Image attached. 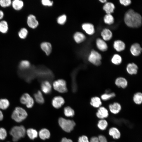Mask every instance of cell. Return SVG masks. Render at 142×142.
<instances>
[{"instance_id":"obj_1","label":"cell","mask_w":142,"mask_h":142,"mask_svg":"<svg viewBox=\"0 0 142 142\" xmlns=\"http://www.w3.org/2000/svg\"><path fill=\"white\" fill-rule=\"evenodd\" d=\"M124 20L126 24L131 28H138L142 24V17L140 14L131 9L126 12Z\"/></svg>"},{"instance_id":"obj_2","label":"cell","mask_w":142,"mask_h":142,"mask_svg":"<svg viewBox=\"0 0 142 142\" xmlns=\"http://www.w3.org/2000/svg\"><path fill=\"white\" fill-rule=\"evenodd\" d=\"M25 128L23 125L15 126L11 130L9 133L12 137V140L16 142L24 136L26 133Z\"/></svg>"},{"instance_id":"obj_3","label":"cell","mask_w":142,"mask_h":142,"mask_svg":"<svg viewBox=\"0 0 142 142\" xmlns=\"http://www.w3.org/2000/svg\"><path fill=\"white\" fill-rule=\"evenodd\" d=\"M27 113L24 109L20 107H17L13 111L11 117L16 121L21 122L27 118Z\"/></svg>"},{"instance_id":"obj_4","label":"cell","mask_w":142,"mask_h":142,"mask_svg":"<svg viewBox=\"0 0 142 142\" xmlns=\"http://www.w3.org/2000/svg\"><path fill=\"white\" fill-rule=\"evenodd\" d=\"M58 122L61 128L67 132H70L72 130L75 124L73 120L66 119L63 118H59Z\"/></svg>"},{"instance_id":"obj_5","label":"cell","mask_w":142,"mask_h":142,"mask_svg":"<svg viewBox=\"0 0 142 142\" xmlns=\"http://www.w3.org/2000/svg\"><path fill=\"white\" fill-rule=\"evenodd\" d=\"M102 57L99 52L94 50L91 51L89 55L88 60V61L96 66L100 65L101 63Z\"/></svg>"},{"instance_id":"obj_6","label":"cell","mask_w":142,"mask_h":142,"mask_svg":"<svg viewBox=\"0 0 142 142\" xmlns=\"http://www.w3.org/2000/svg\"><path fill=\"white\" fill-rule=\"evenodd\" d=\"M54 89L59 92L64 93L68 90L65 81L62 79H59L55 81L53 83Z\"/></svg>"},{"instance_id":"obj_7","label":"cell","mask_w":142,"mask_h":142,"mask_svg":"<svg viewBox=\"0 0 142 142\" xmlns=\"http://www.w3.org/2000/svg\"><path fill=\"white\" fill-rule=\"evenodd\" d=\"M20 101L22 104L25 105L28 108L32 107L34 103L33 99L29 94L26 93L22 95L20 98Z\"/></svg>"},{"instance_id":"obj_8","label":"cell","mask_w":142,"mask_h":142,"mask_svg":"<svg viewBox=\"0 0 142 142\" xmlns=\"http://www.w3.org/2000/svg\"><path fill=\"white\" fill-rule=\"evenodd\" d=\"M27 23L30 28L34 29L38 26L39 23L36 17L33 14H30L27 17Z\"/></svg>"},{"instance_id":"obj_9","label":"cell","mask_w":142,"mask_h":142,"mask_svg":"<svg viewBox=\"0 0 142 142\" xmlns=\"http://www.w3.org/2000/svg\"><path fill=\"white\" fill-rule=\"evenodd\" d=\"M130 50L133 55L135 56H137L141 53L142 48L139 43H135L131 45Z\"/></svg>"},{"instance_id":"obj_10","label":"cell","mask_w":142,"mask_h":142,"mask_svg":"<svg viewBox=\"0 0 142 142\" xmlns=\"http://www.w3.org/2000/svg\"><path fill=\"white\" fill-rule=\"evenodd\" d=\"M64 103V99L60 96L55 97L52 100V105L54 107L57 109L61 107Z\"/></svg>"},{"instance_id":"obj_11","label":"cell","mask_w":142,"mask_h":142,"mask_svg":"<svg viewBox=\"0 0 142 142\" xmlns=\"http://www.w3.org/2000/svg\"><path fill=\"white\" fill-rule=\"evenodd\" d=\"M126 69L129 74L131 75L136 74L138 72V67L134 63H130L127 65Z\"/></svg>"},{"instance_id":"obj_12","label":"cell","mask_w":142,"mask_h":142,"mask_svg":"<svg viewBox=\"0 0 142 142\" xmlns=\"http://www.w3.org/2000/svg\"><path fill=\"white\" fill-rule=\"evenodd\" d=\"M96 115L98 118L103 119L108 117L109 115L108 111L105 107L100 106L98 110Z\"/></svg>"},{"instance_id":"obj_13","label":"cell","mask_w":142,"mask_h":142,"mask_svg":"<svg viewBox=\"0 0 142 142\" xmlns=\"http://www.w3.org/2000/svg\"><path fill=\"white\" fill-rule=\"evenodd\" d=\"M82 28L88 34L92 35L95 32V29L94 25L89 23H85L82 26Z\"/></svg>"},{"instance_id":"obj_14","label":"cell","mask_w":142,"mask_h":142,"mask_svg":"<svg viewBox=\"0 0 142 142\" xmlns=\"http://www.w3.org/2000/svg\"><path fill=\"white\" fill-rule=\"evenodd\" d=\"M115 84L118 87L125 88L127 86L128 82L125 78L122 77H119L116 79Z\"/></svg>"},{"instance_id":"obj_15","label":"cell","mask_w":142,"mask_h":142,"mask_svg":"<svg viewBox=\"0 0 142 142\" xmlns=\"http://www.w3.org/2000/svg\"><path fill=\"white\" fill-rule=\"evenodd\" d=\"M96 44L98 49L101 51H106L108 49L106 43L104 40L101 38H98L96 39Z\"/></svg>"},{"instance_id":"obj_16","label":"cell","mask_w":142,"mask_h":142,"mask_svg":"<svg viewBox=\"0 0 142 142\" xmlns=\"http://www.w3.org/2000/svg\"><path fill=\"white\" fill-rule=\"evenodd\" d=\"M41 87L42 90L44 93L48 94L51 92L52 86L48 81L44 80L41 83Z\"/></svg>"},{"instance_id":"obj_17","label":"cell","mask_w":142,"mask_h":142,"mask_svg":"<svg viewBox=\"0 0 142 142\" xmlns=\"http://www.w3.org/2000/svg\"><path fill=\"white\" fill-rule=\"evenodd\" d=\"M113 47L116 51L120 52L123 50L125 49V45L123 42L118 40L114 42Z\"/></svg>"},{"instance_id":"obj_18","label":"cell","mask_w":142,"mask_h":142,"mask_svg":"<svg viewBox=\"0 0 142 142\" xmlns=\"http://www.w3.org/2000/svg\"><path fill=\"white\" fill-rule=\"evenodd\" d=\"M109 108L110 112L114 114L118 113L121 109L120 104L117 102H114L109 105Z\"/></svg>"},{"instance_id":"obj_19","label":"cell","mask_w":142,"mask_h":142,"mask_svg":"<svg viewBox=\"0 0 142 142\" xmlns=\"http://www.w3.org/2000/svg\"><path fill=\"white\" fill-rule=\"evenodd\" d=\"M115 6L113 3L106 2L103 6V9L107 14H111L113 12Z\"/></svg>"},{"instance_id":"obj_20","label":"cell","mask_w":142,"mask_h":142,"mask_svg":"<svg viewBox=\"0 0 142 142\" xmlns=\"http://www.w3.org/2000/svg\"><path fill=\"white\" fill-rule=\"evenodd\" d=\"M103 39L104 41L110 40L112 37V33L111 31L107 28L103 29L101 33Z\"/></svg>"},{"instance_id":"obj_21","label":"cell","mask_w":142,"mask_h":142,"mask_svg":"<svg viewBox=\"0 0 142 142\" xmlns=\"http://www.w3.org/2000/svg\"><path fill=\"white\" fill-rule=\"evenodd\" d=\"M11 5L14 10L18 11L23 8L24 6V3L22 0H14L12 2Z\"/></svg>"},{"instance_id":"obj_22","label":"cell","mask_w":142,"mask_h":142,"mask_svg":"<svg viewBox=\"0 0 142 142\" xmlns=\"http://www.w3.org/2000/svg\"><path fill=\"white\" fill-rule=\"evenodd\" d=\"M42 49L48 55L50 54L51 52L52 47L51 44L48 42H44L42 43L40 45Z\"/></svg>"},{"instance_id":"obj_23","label":"cell","mask_w":142,"mask_h":142,"mask_svg":"<svg viewBox=\"0 0 142 142\" xmlns=\"http://www.w3.org/2000/svg\"><path fill=\"white\" fill-rule=\"evenodd\" d=\"M90 104L94 107L99 108L102 105V102L100 98L95 96L92 97L91 98Z\"/></svg>"},{"instance_id":"obj_24","label":"cell","mask_w":142,"mask_h":142,"mask_svg":"<svg viewBox=\"0 0 142 142\" xmlns=\"http://www.w3.org/2000/svg\"><path fill=\"white\" fill-rule=\"evenodd\" d=\"M109 134L114 139H119L120 136V133L118 129L115 127L110 128L109 130Z\"/></svg>"},{"instance_id":"obj_25","label":"cell","mask_w":142,"mask_h":142,"mask_svg":"<svg viewBox=\"0 0 142 142\" xmlns=\"http://www.w3.org/2000/svg\"><path fill=\"white\" fill-rule=\"evenodd\" d=\"M74 38L77 43H79L85 40V36L83 33L79 32H77L74 34Z\"/></svg>"},{"instance_id":"obj_26","label":"cell","mask_w":142,"mask_h":142,"mask_svg":"<svg viewBox=\"0 0 142 142\" xmlns=\"http://www.w3.org/2000/svg\"><path fill=\"white\" fill-rule=\"evenodd\" d=\"M39 135L41 139L44 140L48 139L50 137V133L47 129L44 128L40 130L39 133Z\"/></svg>"},{"instance_id":"obj_27","label":"cell","mask_w":142,"mask_h":142,"mask_svg":"<svg viewBox=\"0 0 142 142\" xmlns=\"http://www.w3.org/2000/svg\"><path fill=\"white\" fill-rule=\"evenodd\" d=\"M8 30V26L7 22L6 21H0V32L3 34L7 33Z\"/></svg>"},{"instance_id":"obj_28","label":"cell","mask_w":142,"mask_h":142,"mask_svg":"<svg viewBox=\"0 0 142 142\" xmlns=\"http://www.w3.org/2000/svg\"><path fill=\"white\" fill-rule=\"evenodd\" d=\"M34 97L36 101L40 104L44 103V99L41 92L38 90L34 94Z\"/></svg>"},{"instance_id":"obj_29","label":"cell","mask_w":142,"mask_h":142,"mask_svg":"<svg viewBox=\"0 0 142 142\" xmlns=\"http://www.w3.org/2000/svg\"><path fill=\"white\" fill-rule=\"evenodd\" d=\"M111 61L113 64L116 65H118L121 63L122 58L119 55L115 54L112 57Z\"/></svg>"},{"instance_id":"obj_30","label":"cell","mask_w":142,"mask_h":142,"mask_svg":"<svg viewBox=\"0 0 142 142\" xmlns=\"http://www.w3.org/2000/svg\"><path fill=\"white\" fill-rule=\"evenodd\" d=\"M26 133L29 137L32 140L37 138L38 135L37 131L36 130L32 128L28 129L26 131Z\"/></svg>"},{"instance_id":"obj_31","label":"cell","mask_w":142,"mask_h":142,"mask_svg":"<svg viewBox=\"0 0 142 142\" xmlns=\"http://www.w3.org/2000/svg\"><path fill=\"white\" fill-rule=\"evenodd\" d=\"M133 99L134 102L136 104H140L142 102V94L138 92L134 94Z\"/></svg>"},{"instance_id":"obj_32","label":"cell","mask_w":142,"mask_h":142,"mask_svg":"<svg viewBox=\"0 0 142 142\" xmlns=\"http://www.w3.org/2000/svg\"><path fill=\"white\" fill-rule=\"evenodd\" d=\"M31 64L29 62L26 60H23L19 64V68L22 70H26L30 67Z\"/></svg>"},{"instance_id":"obj_33","label":"cell","mask_w":142,"mask_h":142,"mask_svg":"<svg viewBox=\"0 0 142 142\" xmlns=\"http://www.w3.org/2000/svg\"><path fill=\"white\" fill-rule=\"evenodd\" d=\"M89 142H107L106 138L104 135H100L98 137H93L90 139Z\"/></svg>"},{"instance_id":"obj_34","label":"cell","mask_w":142,"mask_h":142,"mask_svg":"<svg viewBox=\"0 0 142 142\" xmlns=\"http://www.w3.org/2000/svg\"><path fill=\"white\" fill-rule=\"evenodd\" d=\"M104 20L105 23L111 25L114 23V18L111 14H107L104 16Z\"/></svg>"},{"instance_id":"obj_35","label":"cell","mask_w":142,"mask_h":142,"mask_svg":"<svg viewBox=\"0 0 142 142\" xmlns=\"http://www.w3.org/2000/svg\"><path fill=\"white\" fill-rule=\"evenodd\" d=\"M9 102L8 100L5 98L0 99V108L3 110L6 109L9 106Z\"/></svg>"},{"instance_id":"obj_36","label":"cell","mask_w":142,"mask_h":142,"mask_svg":"<svg viewBox=\"0 0 142 142\" xmlns=\"http://www.w3.org/2000/svg\"><path fill=\"white\" fill-rule=\"evenodd\" d=\"M114 93H105L102 94L101 96V99L104 101L108 100L115 96Z\"/></svg>"},{"instance_id":"obj_37","label":"cell","mask_w":142,"mask_h":142,"mask_svg":"<svg viewBox=\"0 0 142 142\" xmlns=\"http://www.w3.org/2000/svg\"><path fill=\"white\" fill-rule=\"evenodd\" d=\"M28 31L25 28H21L19 31L18 34L19 37L21 39H24L26 38L28 35Z\"/></svg>"},{"instance_id":"obj_38","label":"cell","mask_w":142,"mask_h":142,"mask_svg":"<svg viewBox=\"0 0 142 142\" xmlns=\"http://www.w3.org/2000/svg\"><path fill=\"white\" fill-rule=\"evenodd\" d=\"M64 113L65 115L67 117H73L74 115V110L69 106L66 107L64 108Z\"/></svg>"},{"instance_id":"obj_39","label":"cell","mask_w":142,"mask_h":142,"mask_svg":"<svg viewBox=\"0 0 142 142\" xmlns=\"http://www.w3.org/2000/svg\"><path fill=\"white\" fill-rule=\"evenodd\" d=\"M108 122L105 120L101 119L99 120L98 123L97 125L98 128L101 130H104L107 127Z\"/></svg>"},{"instance_id":"obj_40","label":"cell","mask_w":142,"mask_h":142,"mask_svg":"<svg viewBox=\"0 0 142 142\" xmlns=\"http://www.w3.org/2000/svg\"><path fill=\"white\" fill-rule=\"evenodd\" d=\"M12 2L11 0H0V6L3 8L8 7L11 5Z\"/></svg>"},{"instance_id":"obj_41","label":"cell","mask_w":142,"mask_h":142,"mask_svg":"<svg viewBox=\"0 0 142 142\" xmlns=\"http://www.w3.org/2000/svg\"><path fill=\"white\" fill-rule=\"evenodd\" d=\"M7 132L4 128H0V140H3L6 138Z\"/></svg>"},{"instance_id":"obj_42","label":"cell","mask_w":142,"mask_h":142,"mask_svg":"<svg viewBox=\"0 0 142 142\" xmlns=\"http://www.w3.org/2000/svg\"><path fill=\"white\" fill-rule=\"evenodd\" d=\"M67 19L66 16L65 14L62 15L59 17L58 18V23L60 24H63L65 22Z\"/></svg>"},{"instance_id":"obj_43","label":"cell","mask_w":142,"mask_h":142,"mask_svg":"<svg viewBox=\"0 0 142 142\" xmlns=\"http://www.w3.org/2000/svg\"><path fill=\"white\" fill-rule=\"evenodd\" d=\"M43 5L45 6H51L53 4V2L49 0H42L41 1Z\"/></svg>"},{"instance_id":"obj_44","label":"cell","mask_w":142,"mask_h":142,"mask_svg":"<svg viewBox=\"0 0 142 142\" xmlns=\"http://www.w3.org/2000/svg\"><path fill=\"white\" fill-rule=\"evenodd\" d=\"M78 142H89V141L87 136L85 135H83L79 138Z\"/></svg>"},{"instance_id":"obj_45","label":"cell","mask_w":142,"mask_h":142,"mask_svg":"<svg viewBox=\"0 0 142 142\" xmlns=\"http://www.w3.org/2000/svg\"><path fill=\"white\" fill-rule=\"evenodd\" d=\"M119 2L121 4L125 6H128L131 3V1L130 0H120Z\"/></svg>"},{"instance_id":"obj_46","label":"cell","mask_w":142,"mask_h":142,"mask_svg":"<svg viewBox=\"0 0 142 142\" xmlns=\"http://www.w3.org/2000/svg\"><path fill=\"white\" fill-rule=\"evenodd\" d=\"M60 142H73L72 141L69 139H68L65 138H64L62 139Z\"/></svg>"},{"instance_id":"obj_47","label":"cell","mask_w":142,"mask_h":142,"mask_svg":"<svg viewBox=\"0 0 142 142\" xmlns=\"http://www.w3.org/2000/svg\"><path fill=\"white\" fill-rule=\"evenodd\" d=\"M4 16L3 12L2 10H0V20L3 18Z\"/></svg>"},{"instance_id":"obj_48","label":"cell","mask_w":142,"mask_h":142,"mask_svg":"<svg viewBox=\"0 0 142 142\" xmlns=\"http://www.w3.org/2000/svg\"><path fill=\"white\" fill-rule=\"evenodd\" d=\"M3 113L0 110V121L2 120L3 119Z\"/></svg>"},{"instance_id":"obj_49","label":"cell","mask_w":142,"mask_h":142,"mask_svg":"<svg viewBox=\"0 0 142 142\" xmlns=\"http://www.w3.org/2000/svg\"><path fill=\"white\" fill-rule=\"evenodd\" d=\"M99 1L102 3H105L107 2L106 0H99Z\"/></svg>"},{"instance_id":"obj_50","label":"cell","mask_w":142,"mask_h":142,"mask_svg":"<svg viewBox=\"0 0 142 142\" xmlns=\"http://www.w3.org/2000/svg\"></svg>"}]
</instances>
